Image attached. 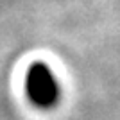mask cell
Here are the masks:
<instances>
[{
	"instance_id": "obj_1",
	"label": "cell",
	"mask_w": 120,
	"mask_h": 120,
	"mask_svg": "<svg viewBox=\"0 0 120 120\" xmlns=\"http://www.w3.org/2000/svg\"><path fill=\"white\" fill-rule=\"evenodd\" d=\"M25 91H27V97L30 99V102H34L36 106L50 108L57 102L59 84L49 66L38 63V65H32L27 72Z\"/></svg>"
}]
</instances>
